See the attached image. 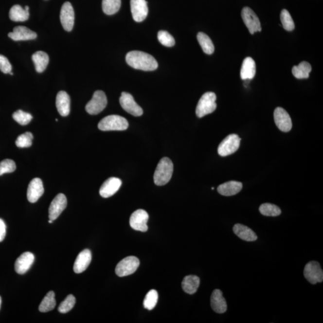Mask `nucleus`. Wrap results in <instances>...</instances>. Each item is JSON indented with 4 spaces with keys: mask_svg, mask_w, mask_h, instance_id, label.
Instances as JSON below:
<instances>
[{
    "mask_svg": "<svg viewBox=\"0 0 323 323\" xmlns=\"http://www.w3.org/2000/svg\"><path fill=\"white\" fill-rule=\"evenodd\" d=\"M127 64L133 69L151 72L158 69V63L154 57L145 52L134 51L126 56Z\"/></svg>",
    "mask_w": 323,
    "mask_h": 323,
    "instance_id": "f257e3e1",
    "label": "nucleus"
},
{
    "mask_svg": "<svg viewBox=\"0 0 323 323\" xmlns=\"http://www.w3.org/2000/svg\"><path fill=\"white\" fill-rule=\"evenodd\" d=\"M6 235V225L4 221L0 218V242L4 240Z\"/></svg>",
    "mask_w": 323,
    "mask_h": 323,
    "instance_id": "79ce46f5",
    "label": "nucleus"
},
{
    "mask_svg": "<svg viewBox=\"0 0 323 323\" xmlns=\"http://www.w3.org/2000/svg\"><path fill=\"white\" fill-rule=\"evenodd\" d=\"M32 59L35 64L36 72L41 73L46 70L49 64L48 54L43 51L36 52L32 56Z\"/></svg>",
    "mask_w": 323,
    "mask_h": 323,
    "instance_id": "bb28decb",
    "label": "nucleus"
},
{
    "mask_svg": "<svg viewBox=\"0 0 323 323\" xmlns=\"http://www.w3.org/2000/svg\"><path fill=\"white\" fill-rule=\"evenodd\" d=\"M108 105V98L102 90H96L93 97L86 106V110L91 115L100 113Z\"/></svg>",
    "mask_w": 323,
    "mask_h": 323,
    "instance_id": "39448f33",
    "label": "nucleus"
},
{
    "mask_svg": "<svg viewBox=\"0 0 323 323\" xmlns=\"http://www.w3.org/2000/svg\"><path fill=\"white\" fill-rule=\"evenodd\" d=\"M273 116L278 128L285 132L290 131L292 127V122L290 115L285 109L281 108H276Z\"/></svg>",
    "mask_w": 323,
    "mask_h": 323,
    "instance_id": "4468645a",
    "label": "nucleus"
},
{
    "mask_svg": "<svg viewBox=\"0 0 323 323\" xmlns=\"http://www.w3.org/2000/svg\"><path fill=\"white\" fill-rule=\"evenodd\" d=\"M9 37L14 41H26L34 40L37 35L35 31L31 30L24 26L15 27L13 32L9 33Z\"/></svg>",
    "mask_w": 323,
    "mask_h": 323,
    "instance_id": "6ab92c4d",
    "label": "nucleus"
},
{
    "mask_svg": "<svg viewBox=\"0 0 323 323\" xmlns=\"http://www.w3.org/2000/svg\"><path fill=\"white\" fill-rule=\"evenodd\" d=\"M174 165L168 158L162 159L156 167L154 174V182L157 186L167 184L173 176Z\"/></svg>",
    "mask_w": 323,
    "mask_h": 323,
    "instance_id": "f03ea898",
    "label": "nucleus"
},
{
    "mask_svg": "<svg viewBox=\"0 0 323 323\" xmlns=\"http://www.w3.org/2000/svg\"><path fill=\"white\" fill-rule=\"evenodd\" d=\"M241 17L245 25L248 28L251 35L260 32L262 30L261 24L257 16L253 10L249 7H244L242 10Z\"/></svg>",
    "mask_w": 323,
    "mask_h": 323,
    "instance_id": "6e6552de",
    "label": "nucleus"
},
{
    "mask_svg": "<svg viewBox=\"0 0 323 323\" xmlns=\"http://www.w3.org/2000/svg\"><path fill=\"white\" fill-rule=\"evenodd\" d=\"M122 185L121 179L116 177H111L107 179L101 186L100 194L101 197L108 198L111 197L119 191Z\"/></svg>",
    "mask_w": 323,
    "mask_h": 323,
    "instance_id": "a211bd4d",
    "label": "nucleus"
},
{
    "mask_svg": "<svg viewBox=\"0 0 323 323\" xmlns=\"http://www.w3.org/2000/svg\"><path fill=\"white\" fill-rule=\"evenodd\" d=\"M74 11L73 7L70 2H64L62 5L60 20L64 29L67 31H71L74 24Z\"/></svg>",
    "mask_w": 323,
    "mask_h": 323,
    "instance_id": "9b49d317",
    "label": "nucleus"
},
{
    "mask_svg": "<svg viewBox=\"0 0 323 323\" xmlns=\"http://www.w3.org/2000/svg\"><path fill=\"white\" fill-rule=\"evenodd\" d=\"M242 189L241 182L230 181L220 185L218 187L217 191L223 196L231 197L238 194Z\"/></svg>",
    "mask_w": 323,
    "mask_h": 323,
    "instance_id": "b1692460",
    "label": "nucleus"
},
{
    "mask_svg": "<svg viewBox=\"0 0 323 323\" xmlns=\"http://www.w3.org/2000/svg\"><path fill=\"white\" fill-rule=\"evenodd\" d=\"M53 221H54L53 220H49L48 222L49 223H53Z\"/></svg>",
    "mask_w": 323,
    "mask_h": 323,
    "instance_id": "c03bdc74",
    "label": "nucleus"
},
{
    "mask_svg": "<svg viewBox=\"0 0 323 323\" xmlns=\"http://www.w3.org/2000/svg\"><path fill=\"white\" fill-rule=\"evenodd\" d=\"M159 41L162 45L166 47H172L175 44V40L170 34L165 31H159L158 34Z\"/></svg>",
    "mask_w": 323,
    "mask_h": 323,
    "instance_id": "58836bf2",
    "label": "nucleus"
},
{
    "mask_svg": "<svg viewBox=\"0 0 323 323\" xmlns=\"http://www.w3.org/2000/svg\"><path fill=\"white\" fill-rule=\"evenodd\" d=\"M12 66L6 56L0 54V70L4 74L12 72Z\"/></svg>",
    "mask_w": 323,
    "mask_h": 323,
    "instance_id": "a19ab883",
    "label": "nucleus"
},
{
    "mask_svg": "<svg viewBox=\"0 0 323 323\" xmlns=\"http://www.w3.org/2000/svg\"><path fill=\"white\" fill-rule=\"evenodd\" d=\"M56 106L60 115L66 117L70 112V98L65 91H60L56 96Z\"/></svg>",
    "mask_w": 323,
    "mask_h": 323,
    "instance_id": "4be33fe9",
    "label": "nucleus"
},
{
    "mask_svg": "<svg viewBox=\"0 0 323 323\" xmlns=\"http://www.w3.org/2000/svg\"><path fill=\"white\" fill-rule=\"evenodd\" d=\"M119 101L124 110L131 114V115L135 117L143 115L142 108L138 105V104L135 102L134 97L130 93L122 92Z\"/></svg>",
    "mask_w": 323,
    "mask_h": 323,
    "instance_id": "9d476101",
    "label": "nucleus"
},
{
    "mask_svg": "<svg viewBox=\"0 0 323 323\" xmlns=\"http://www.w3.org/2000/svg\"><path fill=\"white\" fill-rule=\"evenodd\" d=\"M280 19L283 27L286 30L292 31L294 29V28H295V25H294L292 17H291L290 13L288 12V10L283 9L281 11Z\"/></svg>",
    "mask_w": 323,
    "mask_h": 323,
    "instance_id": "f704fd0d",
    "label": "nucleus"
},
{
    "mask_svg": "<svg viewBox=\"0 0 323 323\" xmlns=\"http://www.w3.org/2000/svg\"><path fill=\"white\" fill-rule=\"evenodd\" d=\"M56 306L55 294L51 291L46 294L39 306V311L41 312H48L52 311Z\"/></svg>",
    "mask_w": 323,
    "mask_h": 323,
    "instance_id": "c756f323",
    "label": "nucleus"
},
{
    "mask_svg": "<svg viewBox=\"0 0 323 323\" xmlns=\"http://www.w3.org/2000/svg\"><path fill=\"white\" fill-rule=\"evenodd\" d=\"M216 96L215 93L206 92L200 98L197 106L196 114L199 118L212 113L217 108V104L215 103Z\"/></svg>",
    "mask_w": 323,
    "mask_h": 323,
    "instance_id": "20e7f679",
    "label": "nucleus"
},
{
    "mask_svg": "<svg viewBox=\"0 0 323 323\" xmlns=\"http://www.w3.org/2000/svg\"><path fill=\"white\" fill-rule=\"evenodd\" d=\"M67 205V197L64 194H59L54 197L49 208V217L51 220H55Z\"/></svg>",
    "mask_w": 323,
    "mask_h": 323,
    "instance_id": "ddd939ff",
    "label": "nucleus"
},
{
    "mask_svg": "<svg viewBox=\"0 0 323 323\" xmlns=\"http://www.w3.org/2000/svg\"><path fill=\"white\" fill-rule=\"evenodd\" d=\"M1 302H2L1 298V296H0V308H1Z\"/></svg>",
    "mask_w": 323,
    "mask_h": 323,
    "instance_id": "37998d69",
    "label": "nucleus"
},
{
    "mask_svg": "<svg viewBox=\"0 0 323 323\" xmlns=\"http://www.w3.org/2000/svg\"><path fill=\"white\" fill-rule=\"evenodd\" d=\"M305 278L312 285L322 283L323 281V271L319 262L311 261L306 264L304 270Z\"/></svg>",
    "mask_w": 323,
    "mask_h": 323,
    "instance_id": "1a4fd4ad",
    "label": "nucleus"
},
{
    "mask_svg": "<svg viewBox=\"0 0 323 323\" xmlns=\"http://www.w3.org/2000/svg\"><path fill=\"white\" fill-rule=\"evenodd\" d=\"M98 128L103 131H125L129 126L128 122L123 117L110 115L99 122Z\"/></svg>",
    "mask_w": 323,
    "mask_h": 323,
    "instance_id": "7ed1b4c3",
    "label": "nucleus"
},
{
    "mask_svg": "<svg viewBox=\"0 0 323 323\" xmlns=\"http://www.w3.org/2000/svg\"><path fill=\"white\" fill-rule=\"evenodd\" d=\"M33 135L32 133L27 132L19 135L16 141V145L18 147L27 148L32 145Z\"/></svg>",
    "mask_w": 323,
    "mask_h": 323,
    "instance_id": "c9c22d12",
    "label": "nucleus"
},
{
    "mask_svg": "<svg viewBox=\"0 0 323 323\" xmlns=\"http://www.w3.org/2000/svg\"><path fill=\"white\" fill-rule=\"evenodd\" d=\"M140 266V260L135 256L125 258L117 265L115 269L116 275L120 277H126L134 273Z\"/></svg>",
    "mask_w": 323,
    "mask_h": 323,
    "instance_id": "423d86ee",
    "label": "nucleus"
},
{
    "mask_svg": "<svg viewBox=\"0 0 323 323\" xmlns=\"http://www.w3.org/2000/svg\"><path fill=\"white\" fill-rule=\"evenodd\" d=\"M121 6V0H103V10L106 15H112L116 14Z\"/></svg>",
    "mask_w": 323,
    "mask_h": 323,
    "instance_id": "2f4dec72",
    "label": "nucleus"
},
{
    "mask_svg": "<svg viewBox=\"0 0 323 323\" xmlns=\"http://www.w3.org/2000/svg\"><path fill=\"white\" fill-rule=\"evenodd\" d=\"M43 182L40 179L36 178L31 181L27 190V198L31 203H35L44 194Z\"/></svg>",
    "mask_w": 323,
    "mask_h": 323,
    "instance_id": "f3484780",
    "label": "nucleus"
},
{
    "mask_svg": "<svg viewBox=\"0 0 323 323\" xmlns=\"http://www.w3.org/2000/svg\"><path fill=\"white\" fill-rule=\"evenodd\" d=\"M241 139L238 135L231 134L220 143L218 147V155L227 156L236 152L240 145Z\"/></svg>",
    "mask_w": 323,
    "mask_h": 323,
    "instance_id": "0eeeda50",
    "label": "nucleus"
},
{
    "mask_svg": "<svg viewBox=\"0 0 323 323\" xmlns=\"http://www.w3.org/2000/svg\"><path fill=\"white\" fill-rule=\"evenodd\" d=\"M12 117L16 122L21 125H28L33 119L31 114L21 110L15 111Z\"/></svg>",
    "mask_w": 323,
    "mask_h": 323,
    "instance_id": "e433bc0d",
    "label": "nucleus"
},
{
    "mask_svg": "<svg viewBox=\"0 0 323 323\" xmlns=\"http://www.w3.org/2000/svg\"><path fill=\"white\" fill-rule=\"evenodd\" d=\"M75 304V298L72 294L67 297L58 307V311L62 314H66L73 308Z\"/></svg>",
    "mask_w": 323,
    "mask_h": 323,
    "instance_id": "4c0bfd02",
    "label": "nucleus"
},
{
    "mask_svg": "<svg viewBox=\"0 0 323 323\" xmlns=\"http://www.w3.org/2000/svg\"><path fill=\"white\" fill-rule=\"evenodd\" d=\"M200 285V279L196 275H188L184 278L181 286L184 292L193 294L197 292Z\"/></svg>",
    "mask_w": 323,
    "mask_h": 323,
    "instance_id": "a878e982",
    "label": "nucleus"
},
{
    "mask_svg": "<svg viewBox=\"0 0 323 323\" xmlns=\"http://www.w3.org/2000/svg\"><path fill=\"white\" fill-rule=\"evenodd\" d=\"M92 260V254L90 250L85 249L81 251L75 259L73 267L75 273L84 272L90 266Z\"/></svg>",
    "mask_w": 323,
    "mask_h": 323,
    "instance_id": "412c9836",
    "label": "nucleus"
},
{
    "mask_svg": "<svg viewBox=\"0 0 323 323\" xmlns=\"http://www.w3.org/2000/svg\"><path fill=\"white\" fill-rule=\"evenodd\" d=\"M35 257L30 252H23L18 258L15 264V271L19 274H24L30 269L35 262Z\"/></svg>",
    "mask_w": 323,
    "mask_h": 323,
    "instance_id": "dca6fc26",
    "label": "nucleus"
},
{
    "mask_svg": "<svg viewBox=\"0 0 323 323\" xmlns=\"http://www.w3.org/2000/svg\"><path fill=\"white\" fill-rule=\"evenodd\" d=\"M211 306L214 311L218 314H223L227 311V304L223 296L222 291L215 289L211 296Z\"/></svg>",
    "mask_w": 323,
    "mask_h": 323,
    "instance_id": "aec40b11",
    "label": "nucleus"
},
{
    "mask_svg": "<svg viewBox=\"0 0 323 323\" xmlns=\"http://www.w3.org/2000/svg\"><path fill=\"white\" fill-rule=\"evenodd\" d=\"M17 168L15 162L11 160H5L0 162V176L6 173H11Z\"/></svg>",
    "mask_w": 323,
    "mask_h": 323,
    "instance_id": "ea45409f",
    "label": "nucleus"
},
{
    "mask_svg": "<svg viewBox=\"0 0 323 323\" xmlns=\"http://www.w3.org/2000/svg\"><path fill=\"white\" fill-rule=\"evenodd\" d=\"M233 231L234 233L242 240L252 242L257 239V236L253 231L241 224H236L233 226Z\"/></svg>",
    "mask_w": 323,
    "mask_h": 323,
    "instance_id": "393cba45",
    "label": "nucleus"
},
{
    "mask_svg": "<svg viewBox=\"0 0 323 323\" xmlns=\"http://www.w3.org/2000/svg\"><path fill=\"white\" fill-rule=\"evenodd\" d=\"M158 291L155 290H151L145 296L144 302H143V305H144V308L150 311V310L154 309L158 303Z\"/></svg>",
    "mask_w": 323,
    "mask_h": 323,
    "instance_id": "72a5a7b5",
    "label": "nucleus"
},
{
    "mask_svg": "<svg viewBox=\"0 0 323 323\" xmlns=\"http://www.w3.org/2000/svg\"><path fill=\"white\" fill-rule=\"evenodd\" d=\"M259 212L262 215L271 217L280 215L281 213V210L278 206L269 203H265L260 205Z\"/></svg>",
    "mask_w": 323,
    "mask_h": 323,
    "instance_id": "473e14b6",
    "label": "nucleus"
},
{
    "mask_svg": "<svg viewBox=\"0 0 323 323\" xmlns=\"http://www.w3.org/2000/svg\"><path fill=\"white\" fill-rule=\"evenodd\" d=\"M131 10L135 21L143 22L148 15L147 2L145 0H131Z\"/></svg>",
    "mask_w": 323,
    "mask_h": 323,
    "instance_id": "2eb2a0df",
    "label": "nucleus"
},
{
    "mask_svg": "<svg viewBox=\"0 0 323 323\" xmlns=\"http://www.w3.org/2000/svg\"><path fill=\"white\" fill-rule=\"evenodd\" d=\"M311 71V65L306 61L301 62L298 66H294L292 69L294 76L298 79H308Z\"/></svg>",
    "mask_w": 323,
    "mask_h": 323,
    "instance_id": "c85d7f7f",
    "label": "nucleus"
},
{
    "mask_svg": "<svg viewBox=\"0 0 323 323\" xmlns=\"http://www.w3.org/2000/svg\"><path fill=\"white\" fill-rule=\"evenodd\" d=\"M30 17L29 10L23 9L19 5H15L10 10V19L14 22H24Z\"/></svg>",
    "mask_w": 323,
    "mask_h": 323,
    "instance_id": "cd10ccee",
    "label": "nucleus"
},
{
    "mask_svg": "<svg viewBox=\"0 0 323 323\" xmlns=\"http://www.w3.org/2000/svg\"><path fill=\"white\" fill-rule=\"evenodd\" d=\"M256 66L254 59L247 57L242 62L240 75L242 80H251L256 74Z\"/></svg>",
    "mask_w": 323,
    "mask_h": 323,
    "instance_id": "5701e85b",
    "label": "nucleus"
},
{
    "mask_svg": "<svg viewBox=\"0 0 323 323\" xmlns=\"http://www.w3.org/2000/svg\"><path fill=\"white\" fill-rule=\"evenodd\" d=\"M148 213L144 210H138L132 214L129 223L131 227L135 231H147Z\"/></svg>",
    "mask_w": 323,
    "mask_h": 323,
    "instance_id": "f8f14e48",
    "label": "nucleus"
},
{
    "mask_svg": "<svg viewBox=\"0 0 323 323\" xmlns=\"http://www.w3.org/2000/svg\"><path fill=\"white\" fill-rule=\"evenodd\" d=\"M197 41L204 53L212 54L215 52V46L211 38L204 33L200 32L197 35Z\"/></svg>",
    "mask_w": 323,
    "mask_h": 323,
    "instance_id": "7c9ffc66",
    "label": "nucleus"
}]
</instances>
